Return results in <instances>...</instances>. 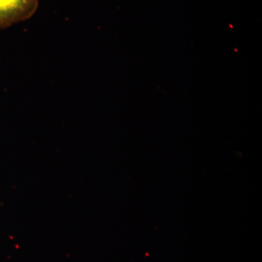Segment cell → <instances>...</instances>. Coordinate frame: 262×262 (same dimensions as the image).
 <instances>
[{"instance_id": "1", "label": "cell", "mask_w": 262, "mask_h": 262, "mask_svg": "<svg viewBox=\"0 0 262 262\" xmlns=\"http://www.w3.org/2000/svg\"><path fill=\"white\" fill-rule=\"evenodd\" d=\"M40 0H0V29L25 21L37 12Z\"/></svg>"}]
</instances>
